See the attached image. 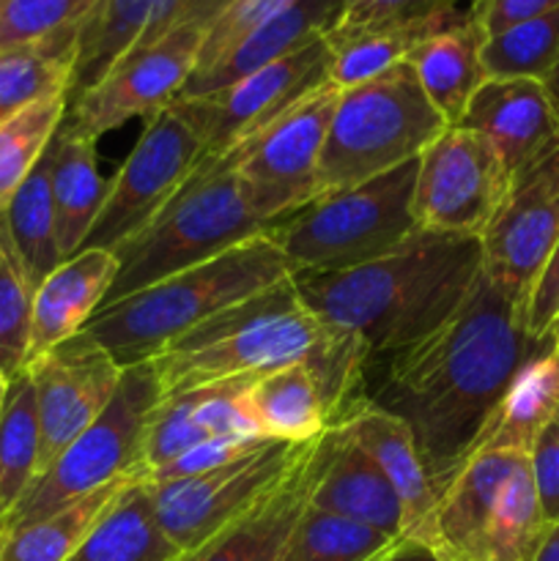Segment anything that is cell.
I'll use <instances>...</instances> for the list:
<instances>
[{
  "label": "cell",
  "instance_id": "681fc988",
  "mask_svg": "<svg viewBox=\"0 0 559 561\" xmlns=\"http://www.w3.org/2000/svg\"><path fill=\"white\" fill-rule=\"evenodd\" d=\"M543 85H546L548 96H551L554 107H557V115H559V58H557V64H554L551 75L546 77V82H543Z\"/></svg>",
  "mask_w": 559,
  "mask_h": 561
},
{
  "label": "cell",
  "instance_id": "3957f363",
  "mask_svg": "<svg viewBox=\"0 0 559 561\" xmlns=\"http://www.w3.org/2000/svg\"><path fill=\"white\" fill-rule=\"evenodd\" d=\"M482 272L480 239L417 230L398 250L349 272H294L301 301L329 327L387 359L442 327Z\"/></svg>",
  "mask_w": 559,
  "mask_h": 561
},
{
  "label": "cell",
  "instance_id": "7c38bea8",
  "mask_svg": "<svg viewBox=\"0 0 559 561\" xmlns=\"http://www.w3.org/2000/svg\"><path fill=\"white\" fill-rule=\"evenodd\" d=\"M497 148L477 131L447 126L420 153L414 181L417 230L480 239L510 190Z\"/></svg>",
  "mask_w": 559,
  "mask_h": 561
},
{
  "label": "cell",
  "instance_id": "6da1fadb",
  "mask_svg": "<svg viewBox=\"0 0 559 561\" xmlns=\"http://www.w3.org/2000/svg\"><path fill=\"white\" fill-rule=\"evenodd\" d=\"M554 345L532 337L521 307L480 272L464 305L442 327L376 359L384 370L365 389V400L409 427L438 496L471 455L515 376Z\"/></svg>",
  "mask_w": 559,
  "mask_h": 561
},
{
  "label": "cell",
  "instance_id": "cb8c5ba5",
  "mask_svg": "<svg viewBox=\"0 0 559 561\" xmlns=\"http://www.w3.org/2000/svg\"><path fill=\"white\" fill-rule=\"evenodd\" d=\"M115 274H118V257L113 250L85 247L77 255L66 257L38 285L33 294L27 365L88 327V321L102 310Z\"/></svg>",
  "mask_w": 559,
  "mask_h": 561
},
{
  "label": "cell",
  "instance_id": "bcb514c9",
  "mask_svg": "<svg viewBox=\"0 0 559 561\" xmlns=\"http://www.w3.org/2000/svg\"><path fill=\"white\" fill-rule=\"evenodd\" d=\"M554 9H559V0H475V20L486 36H493Z\"/></svg>",
  "mask_w": 559,
  "mask_h": 561
},
{
  "label": "cell",
  "instance_id": "4fadbf2b",
  "mask_svg": "<svg viewBox=\"0 0 559 561\" xmlns=\"http://www.w3.org/2000/svg\"><path fill=\"white\" fill-rule=\"evenodd\" d=\"M206 25H181L121 55L102 80L66 110L64 124L96 142L132 118H153L181 96L201 58Z\"/></svg>",
  "mask_w": 559,
  "mask_h": 561
},
{
  "label": "cell",
  "instance_id": "2e32d148",
  "mask_svg": "<svg viewBox=\"0 0 559 561\" xmlns=\"http://www.w3.org/2000/svg\"><path fill=\"white\" fill-rule=\"evenodd\" d=\"M332 75V53L327 36L316 38L307 47L252 71L244 80L233 82L225 91L203 99L212 121L206 157H219L239 142L277 121L285 110L294 107L307 93L327 85Z\"/></svg>",
  "mask_w": 559,
  "mask_h": 561
},
{
  "label": "cell",
  "instance_id": "4dcf8cb0",
  "mask_svg": "<svg viewBox=\"0 0 559 561\" xmlns=\"http://www.w3.org/2000/svg\"><path fill=\"white\" fill-rule=\"evenodd\" d=\"M77 27L53 33L42 42L0 49V124L42 99L69 93Z\"/></svg>",
  "mask_w": 559,
  "mask_h": 561
},
{
  "label": "cell",
  "instance_id": "b9f144b4",
  "mask_svg": "<svg viewBox=\"0 0 559 561\" xmlns=\"http://www.w3.org/2000/svg\"><path fill=\"white\" fill-rule=\"evenodd\" d=\"M340 9L343 14L334 27L475 20V0H340Z\"/></svg>",
  "mask_w": 559,
  "mask_h": 561
},
{
  "label": "cell",
  "instance_id": "f907efd6",
  "mask_svg": "<svg viewBox=\"0 0 559 561\" xmlns=\"http://www.w3.org/2000/svg\"><path fill=\"white\" fill-rule=\"evenodd\" d=\"M9 383H11V378L5 376L3 370H0V411H3V403H5V392H9Z\"/></svg>",
  "mask_w": 559,
  "mask_h": 561
},
{
  "label": "cell",
  "instance_id": "9c48e42d",
  "mask_svg": "<svg viewBox=\"0 0 559 561\" xmlns=\"http://www.w3.org/2000/svg\"><path fill=\"white\" fill-rule=\"evenodd\" d=\"M208 137L212 121L203 99L179 96L148 118L140 140L110 179L104 206L82 250H115L157 217L206 157Z\"/></svg>",
  "mask_w": 559,
  "mask_h": 561
},
{
  "label": "cell",
  "instance_id": "52a82bcc",
  "mask_svg": "<svg viewBox=\"0 0 559 561\" xmlns=\"http://www.w3.org/2000/svg\"><path fill=\"white\" fill-rule=\"evenodd\" d=\"M447 126L406 60L373 80L343 88L318 164L321 195L411 162Z\"/></svg>",
  "mask_w": 559,
  "mask_h": 561
},
{
  "label": "cell",
  "instance_id": "8fae6325",
  "mask_svg": "<svg viewBox=\"0 0 559 561\" xmlns=\"http://www.w3.org/2000/svg\"><path fill=\"white\" fill-rule=\"evenodd\" d=\"M307 444L261 442L230 463L197 477L146 482L159 529L179 551L201 546L239 518L305 458Z\"/></svg>",
  "mask_w": 559,
  "mask_h": 561
},
{
  "label": "cell",
  "instance_id": "db71d44e",
  "mask_svg": "<svg viewBox=\"0 0 559 561\" xmlns=\"http://www.w3.org/2000/svg\"><path fill=\"white\" fill-rule=\"evenodd\" d=\"M0 3H3V0H0Z\"/></svg>",
  "mask_w": 559,
  "mask_h": 561
},
{
  "label": "cell",
  "instance_id": "e0dca14e",
  "mask_svg": "<svg viewBox=\"0 0 559 561\" xmlns=\"http://www.w3.org/2000/svg\"><path fill=\"white\" fill-rule=\"evenodd\" d=\"M230 0H96L77 27V58L66 99L77 102L124 53L181 25H212Z\"/></svg>",
  "mask_w": 559,
  "mask_h": 561
},
{
  "label": "cell",
  "instance_id": "8d00e7d4",
  "mask_svg": "<svg viewBox=\"0 0 559 561\" xmlns=\"http://www.w3.org/2000/svg\"><path fill=\"white\" fill-rule=\"evenodd\" d=\"M559 58V9L486 36L480 53L486 80H540Z\"/></svg>",
  "mask_w": 559,
  "mask_h": 561
},
{
  "label": "cell",
  "instance_id": "ac0fdd59",
  "mask_svg": "<svg viewBox=\"0 0 559 561\" xmlns=\"http://www.w3.org/2000/svg\"><path fill=\"white\" fill-rule=\"evenodd\" d=\"M455 126L486 137L510 179L559 151V115L540 80H486Z\"/></svg>",
  "mask_w": 559,
  "mask_h": 561
},
{
  "label": "cell",
  "instance_id": "30bf717a",
  "mask_svg": "<svg viewBox=\"0 0 559 561\" xmlns=\"http://www.w3.org/2000/svg\"><path fill=\"white\" fill-rule=\"evenodd\" d=\"M340 88L327 82L233 151L250 211L272 228L321 195L318 164Z\"/></svg>",
  "mask_w": 559,
  "mask_h": 561
},
{
  "label": "cell",
  "instance_id": "d6986e66",
  "mask_svg": "<svg viewBox=\"0 0 559 561\" xmlns=\"http://www.w3.org/2000/svg\"><path fill=\"white\" fill-rule=\"evenodd\" d=\"M334 431H340L362 453L370 455L373 463L381 469L392 491L398 493L400 507H403V537L425 542L436 551L433 520H436L438 496L409 427L398 416L387 414L362 398L345 411Z\"/></svg>",
  "mask_w": 559,
  "mask_h": 561
},
{
  "label": "cell",
  "instance_id": "74e56055",
  "mask_svg": "<svg viewBox=\"0 0 559 561\" xmlns=\"http://www.w3.org/2000/svg\"><path fill=\"white\" fill-rule=\"evenodd\" d=\"M69 110L66 93L42 99L0 124V214L53 142Z\"/></svg>",
  "mask_w": 559,
  "mask_h": 561
},
{
  "label": "cell",
  "instance_id": "ba28073f",
  "mask_svg": "<svg viewBox=\"0 0 559 561\" xmlns=\"http://www.w3.org/2000/svg\"><path fill=\"white\" fill-rule=\"evenodd\" d=\"M159 398L162 394L148 362L124 367L107 409L58 455V460L33 482L20 504L0 520V535L38 524L80 502L88 493L137 474L142 438Z\"/></svg>",
  "mask_w": 559,
  "mask_h": 561
},
{
  "label": "cell",
  "instance_id": "5b68a950",
  "mask_svg": "<svg viewBox=\"0 0 559 561\" xmlns=\"http://www.w3.org/2000/svg\"><path fill=\"white\" fill-rule=\"evenodd\" d=\"M263 233H269V225L247 206L233 151L203 157L162 211L115 247L118 274L104 305L212 261Z\"/></svg>",
  "mask_w": 559,
  "mask_h": 561
},
{
  "label": "cell",
  "instance_id": "c3c4849f",
  "mask_svg": "<svg viewBox=\"0 0 559 561\" xmlns=\"http://www.w3.org/2000/svg\"><path fill=\"white\" fill-rule=\"evenodd\" d=\"M532 561H559V524L548 526L546 537H543L540 548H537Z\"/></svg>",
  "mask_w": 559,
  "mask_h": 561
},
{
  "label": "cell",
  "instance_id": "d4e9b609",
  "mask_svg": "<svg viewBox=\"0 0 559 561\" xmlns=\"http://www.w3.org/2000/svg\"><path fill=\"white\" fill-rule=\"evenodd\" d=\"M340 14H343L340 0H296L283 14H277L266 25L241 38L217 64H212L208 69L192 71L181 96L197 99L225 91V88L244 80L252 71L263 69V66L307 47L316 38L327 36L340 22Z\"/></svg>",
  "mask_w": 559,
  "mask_h": 561
},
{
  "label": "cell",
  "instance_id": "1f68e13d",
  "mask_svg": "<svg viewBox=\"0 0 559 561\" xmlns=\"http://www.w3.org/2000/svg\"><path fill=\"white\" fill-rule=\"evenodd\" d=\"M3 217L16 255H20L33 288H38L64 263L58 247V225H55L53 151L49 148L31 170V175L22 181L20 190L14 192Z\"/></svg>",
  "mask_w": 559,
  "mask_h": 561
},
{
  "label": "cell",
  "instance_id": "f1b7e54d",
  "mask_svg": "<svg viewBox=\"0 0 559 561\" xmlns=\"http://www.w3.org/2000/svg\"><path fill=\"white\" fill-rule=\"evenodd\" d=\"M559 416V351L551 348L524 367L482 427L475 449L529 455L543 427Z\"/></svg>",
  "mask_w": 559,
  "mask_h": 561
},
{
  "label": "cell",
  "instance_id": "277c9868",
  "mask_svg": "<svg viewBox=\"0 0 559 561\" xmlns=\"http://www.w3.org/2000/svg\"><path fill=\"white\" fill-rule=\"evenodd\" d=\"M294 274L266 233L206 263L159 279L137 294L104 305L85 332L110 351L121 367L142 365L173 340L217 312L263 294Z\"/></svg>",
  "mask_w": 559,
  "mask_h": 561
},
{
  "label": "cell",
  "instance_id": "e575fe53",
  "mask_svg": "<svg viewBox=\"0 0 559 561\" xmlns=\"http://www.w3.org/2000/svg\"><path fill=\"white\" fill-rule=\"evenodd\" d=\"M135 477L137 474H129L118 482H110L38 524L0 535V561H66L85 540L88 531L96 526L104 510L113 504L121 488L129 485Z\"/></svg>",
  "mask_w": 559,
  "mask_h": 561
},
{
  "label": "cell",
  "instance_id": "ee69618b",
  "mask_svg": "<svg viewBox=\"0 0 559 561\" xmlns=\"http://www.w3.org/2000/svg\"><path fill=\"white\" fill-rule=\"evenodd\" d=\"M529 469L548 526L559 524V416L532 444Z\"/></svg>",
  "mask_w": 559,
  "mask_h": 561
},
{
  "label": "cell",
  "instance_id": "d6a6232c",
  "mask_svg": "<svg viewBox=\"0 0 559 561\" xmlns=\"http://www.w3.org/2000/svg\"><path fill=\"white\" fill-rule=\"evenodd\" d=\"M469 22V20H466ZM460 22H414V25H376V27H332L327 33L332 53L329 82L340 91L384 75L392 66L403 64L422 38Z\"/></svg>",
  "mask_w": 559,
  "mask_h": 561
},
{
  "label": "cell",
  "instance_id": "8992f818",
  "mask_svg": "<svg viewBox=\"0 0 559 561\" xmlns=\"http://www.w3.org/2000/svg\"><path fill=\"white\" fill-rule=\"evenodd\" d=\"M420 157L345 190L323 192L269 228L294 272H349L417 233L411 201Z\"/></svg>",
  "mask_w": 559,
  "mask_h": 561
},
{
  "label": "cell",
  "instance_id": "d590c367",
  "mask_svg": "<svg viewBox=\"0 0 559 561\" xmlns=\"http://www.w3.org/2000/svg\"><path fill=\"white\" fill-rule=\"evenodd\" d=\"M546 531L548 520L543 515L529 458H526L521 460L499 496L488 526L482 561H532Z\"/></svg>",
  "mask_w": 559,
  "mask_h": 561
},
{
  "label": "cell",
  "instance_id": "7dc6e473",
  "mask_svg": "<svg viewBox=\"0 0 559 561\" xmlns=\"http://www.w3.org/2000/svg\"><path fill=\"white\" fill-rule=\"evenodd\" d=\"M370 561H447L438 551H433L431 546L420 540H411V537H398L392 546L384 548L378 557Z\"/></svg>",
  "mask_w": 559,
  "mask_h": 561
},
{
  "label": "cell",
  "instance_id": "f546056e",
  "mask_svg": "<svg viewBox=\"0 0 559 561\" xmlns=\"http://www.w3.org/2000/svg\"><path fill=\"white\" fill-rule=\"evenodd\" d=\"M175 553L159 529L146 482L135 477L66 561H170Z\"/></svg>",
  "mask_w": 559,
  "mask_h": 561
},
{
  "label": "cell",
  "instance_id": "7402d4cb",
  "mask_svg": "<svg viewBox=\"0 0 559 561\" xmlns=\"http://www.w3.org/2000/svg\"><path fill=\"white\" fill-rule=\"evenodd\" d=\"M318 442L307 447L305 458L280 480L266 496L258 499L247 513L230 520L225 529L190 551H179L170 561H277L285 540L310 504L318 469Z\"/></svg>",
  "mask_w": 559,
  "mask_h": 561
},
{
  "label": "cell",
  "instance_id": "f35d334b",
  "mask_svg": "<svg viewBox=\"0 0 559 561\" xmlns=\"http://www.w3.org/2000/svg\"><path fill=\"white\" fill-rule=\"evenodd\" d=\"M392 542V537L381 531L321 513L307 504L277 561H370Z\"/></svg>",
  "mask_w": 559,
  "mask_h": 561
},
{
  "label": "cell",
  "instance_id": "836d02e7",
  "mask_svg": "<svg viewBox=\"0 0 559 561\" xmlns=\"http://www.w3.org/2000/svg\"><path fill=\"white\" fill-rule=\"evenodd\" d=\"M42 427L33 381L25 370L11 378L0 411V520L20 504L38 477Z\"/></svg>",
  "mask_w": 559,
  "mask_h": 561
},
{
  "label": "cell",
  "instance_id": "ffe728a7",
  "mask_svg": "<svg viewBox=\"0 0 559 561\" xmlns=\"http://www.w3.org/2000/svg\"><path fill=\"white\" fill-rule=\"evenodd\" d=\"M252 381L255 378H233V381L208 383V387L159 398L148 420L140 466H137L142 482L151 471L179 458L192 444L214 436H258L244 409V394Z\"/></svg>",
  "mask_w": 559,
  "mask_h": 561
},
{
  "label": "cell",
  "instance_id": "7a4b0ae2",
  "mask_svg": "<svg viewBox=\"0 0 559 561\" xmlns=\"http://www.w3.org/2000/svg\"><path fill=\"white\" fill-rule=\"evenodd\" d=\"M307 362L329 427L365 398L370 354L351 332L329 327L301 301L294 277L217 312L168 345L151 365L162 398L208 383L258 378Z\"/></svg>",
  "mask_w": 559,
  "mask_h": 561
},
{
  "label": "cell",
  "instance_id": "484cf974",
  "mask_svg": "<svg viewBox=\"0 0 559 561\" xmlns=\"http://www.w3.org/2000/svg\"><path fill=\"white\" fill-rule=\"evenodd\" d=\"M482 42L486 33L480 22L469 20L422 38L406 58L425 96L449 126L458 124L466 104L486 82L480 64Z\"/></svg>",
  "mask_w": 559,
  "mask_h": 561
},
{
  "label": "cell",
  "instance_id": "ab89813d",
  "mask_svg": "<svg viewBox=\"0 0 559 561\" xmlns=\"http://www.w3.org/2000/svg\"><path fill=\"white\" fill-rule=\"evenodd\" d=\"M33 294L36 288L16 255L5 217L0 214V370L9 378L20 376L27 365Z\"/></svg>",
  "mask_w": 559,
  "mask_h": 561
},
{
  "label": "cell",
  "instance_id": "f6af8a7d",
  "mask_svg": "<svg viewBox=\"0 0 559 561\" xmlns=\"http://www.w3.org/2000/svg\"><path fill=\"white\" fill-rule=\"evenodd\" d=\"M559 312V241L554 247L551 257L543 266L540 277L532 285L524 305V327L535 340L557 343L554 340V321Z\"/></svg>",
  "mask_w": 559,
  "mask_h": 561
},
{
  "label": "cell",
  "instance_id": "44dd1931",
  "mask_svg": "<svg viewBox=\"0 0 559 561\" xmlns=\"http://www.w3.org/2000/svg\"><path fill=\"white\" fill-rule=\"evenodd\" d=\"M310 507L381 535L403 537V507L398 493L370 455L362 453L340 431L329 427L318 442V469L310 491Z\"/></svg>",
  "mask_w": 559,
  "mask_h": 561
},
{
  "label": "cell",
  "instance_id": "f5cc1de1",
  "mask_svg": "<svg viewBox=\"0 0 559 561\" xmlns=\"http://www.w3.org/2000/svg\"><path fill=\"white\" fill-rule=\"evenodd\" d=\"M554 348H557V351H559V337H557V345H554Z\"/></svg>",
  "mask_w": 559,
  "mask_h": 561
},
{
  "label": "cell",
  "instance_id": "9a60e30c",
  "mask_svg": "<svg viewBox=\"0 0 559 561\" xmlns=\"http://www.w3.org/2000/svg\"><path fill=\"white\" fill-rule=\"evenodd\" d=\"M33 381L42 427L38 477L99 420L118 389L124 367L82 329L25 367ZM36 477V480H38Z\"/></svg>",
  "mask_w": 559,
  "mask_h": 561
},
{
  "label": "cell",
  "instance_id": "83f0119b",
  "mask_svg": "<svg viewBox=\"0 0 559 561\" xmlns=\"http://www.w3.org/2000/svg\"><path fill=\"white\" fill-rule=\"evenodd\" d=\"M53 203L58 225L60 255L71 257L82 250L93 222L107 197L110 181L102 179L96 162V142L60 124L53 142Z\"/></svg>",
  "mask_w": 559,
  "mask_h": 561
},
{
  "label": "cell",
  "instance_id": "603a6c76",
  "mask_svg": "<svg viewBox=\"0 0 559 561\" xmlns=\"http://www.w3.org/2000/svg\"><path fill=\"white\" fill-rule=\"evenodd\" d=\"M526 453L477 449L442 488L436 504V551L447 561H482L486 535L504 485Z\"/></svg>",
  "mask_w": 559,
  "mask_h": 561
},
{
  "label": "cell",
  "instance_id": "60d3db41",
  "mask_svg": "<svg viewBox=\"0 0 559 561\" xmlns=\"http://www.w3.org/2000/svg\"><path fill=\"white\" fill-rule=\"evenodd\" d=\"M96 0H3L0 3V49L42 42L85 20Z\"/></svg>",
  "mask_w": 559,
  "mask_h": 561
},
{
  "label": "cell",
  "instance_id": "816d5d0a",
  "mask_svg": "<svg viewBox=\"0 0 559 561\" xmlns=\"http://www.w3.org/2000/svg\"><path fill=\"white\" fill-rule=\"evenodd\" d=\"M559 337V312H557V321H554V340Z\"/></svg>",
  "mask_w": 559,
  "mask_h": 561
},
{
  "label": "cell",
  "instance_id": "5bb4252c",
  "mask_svg": "<svg viewBox=\"0 0 559 561\" xmlns=\"http://www.w3.org/2000/svg\"><path fill=\"white\" fill-rule=\"evenodd\" d=\"M559 241V151L510 181L497 217L480 236L482 272L521 307Z\"/></svg>",
  "mask_w": 559,
  "mask_h": 561
},
{
  "label": "cell",
  "instance_id": "4316f807",
  "mask_svg": "<svg viewBox=\"0 0 559 561\" xmlns=\"http://www.w3.org/2000/svg\"><path fill=\"white\" fill-rule=\"evenodd\" d=\"M244 409L258 436L269 442L307 444L329 431V414L307 362L277 367L247 387Z\"/></svg>",
  "mask_w": 559,
  "mask_h": 561
},
{
  "label": "cell",
  "instance_id": "7bdbcfd3",
  "mask_svg": "<svg viewBox=\"0 0 559 561\" xmlns=\"http://www.w3.org/2000/svg\"><path fill=\"white\" fill-rule=\"evenodd\" d=\"M266 438L258 436H214L206 438L201 444H192L190 449L173 458L170 463H164L162 469L151 471L146 477V482H168V480H184V477H197L206 474V471L217 469V466L230 463V460L241 458L244 453H250L252 447H258Z\"/></svg>",
  "mask_w": 559,
  "mask_h": 561
}]
</instances>
